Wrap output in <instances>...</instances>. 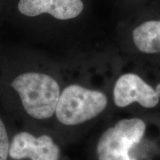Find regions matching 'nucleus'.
<instances>
[{"label": "nucleus", "mask_w": 160, "mask_h": 160, "mask_svg": "<svg viewBox=\"0 0 160 160\" xmlns=\"http://www.w3.org/2000/svg\"><path fill=\"white\" fill-rule=\"evenodd\" d=\"M11 86L30 117L45 120L54 115L61 90L58 82L51 76L27 72L16 77Z\"/></svg>", "instance_id": "1"}, {"label": "nucleus", "mask_w": 160, "mask_h": 160, "mask_svg": "<svg viewBox=\"0 0 160 160\" xmlns=\"http://www.w3.org/2000/svg\"><path fill=\"white\" fill-rule=\"evenodd\" d=\"M108 103L103 92L72 84L60 93L54 115L64 125H82L101 114Z\"/></svg>", "instance_id": "2"}, {"label": "nucleus", "mask_w": 160, "mask_h": 160, "mask_svg": "<svg viewBox=\"0 0 160 160\" xmlns=\"http://www.w3.org/2000/svg\"><path fill=\"white\" fill-rule=\"evenodd\" d=\"M146 125L139 118H125L102 133L97 144L98 160H137L130 151L142 141Z\"/></svg>", "instance_id": "3"}, {"label": "nucleus", "mask_w": 160, "mask_h": 160, "mask_svg": "<svg viewBox=\"0 0 160 160\" xmlns=\"http://www.w3.org/2000/svg\"><path fill=\"white\" fill-rule=\"evenodd\" d=\"M113 101L120 108L133 103L145 108H153L159 102L155 89L141 77L133 73H127L118 78L113 88Z\"/></svg>", "instance_id": "4"}, {"label": "nucleus", "mask_w": 160, "mask_h": 160, "mask_svg": "<svg viewBox=\"0 0 160 160\" xmlns=\"http://www.w3.org/2000/svg\"><path fill=\"white\" fill-rule=\"evenodd\" d=\"M59 154V146L48 135L35 137L28 132H20L10 145V157L17 160H58Z\"/></svg>", "instance_id": "5"}, {"label": "nucleus", "mask_w": 160, "mask_h": 160, "mask_svg": "<svg viewBox=\"0 0 160 160\" xmlns=\"http://www.w3.org/2000/svg\"><path fill=\"white\" fill-rule=\"evenodd\" d=\"M82 0H20L18 9L23 15L33 17L48 13L56 19H73L83 11Z\"/></svg>", "instance_id": "6"}, {"label": "nucleus", "mask_w": 160, "mask_h": 160, "mask_svg": "<svg viewBox=\"0 0 160 160\" xmlns=\"http://www.w3.org/2000/svg\"><path fill=\"white\" fill-rule=\"evenodd\" d=\"M133 40L142 53H160V21L151 20L138 26L133 31Z\"/></svg>", "instance_id": "7"}, {"label": "nucleus", "mask_w": 160, "mask_h": 160, "mask_svg": "<svg viewBox=\"0 0 160 160\" xmlns=\"http://www.w3.org/2000/svg\"><path fill=\"white\" fill-rule=\"evenodd\" d=\"M9 137L5 125L0 118V160H7L10 151Z\"/></svg>", "instance_id": "8"}, {"label": "nucleus", "mask_w": 160, "mask_h": 160, "mask_svg": "<svg viewBox=\"0 0 160 160\" xmlns=\"http://www.w3.org/2000/svg\"><path fill=\"white\" fill-rule=\"evenodd\" d=\"M156 92H157V94L159 98L160 99V83H159L157 85V87H156V89H155Z\"/></svg>", "instance_id": "9"}]
</instances>
